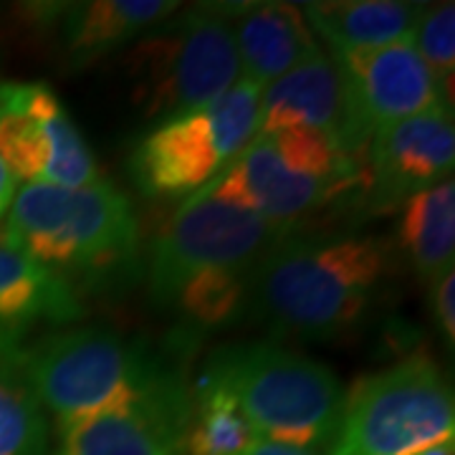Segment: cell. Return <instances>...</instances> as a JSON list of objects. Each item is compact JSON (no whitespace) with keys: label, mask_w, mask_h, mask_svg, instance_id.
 <instances>
[{"label":"cell","mask_w":455,"mask_h":455,"mask_svg":"<svg viewBox=\"0 0 455 455\" xmlns=\"http://www.w3.org/2000/svg\"><path fill=\"white\" fill-rule=\"evenodd\" d=\"M233 26V41L243 79L263 89L299 64L314 59L322 46L301 5L293 3H238L215 5Z\"/></svg>","instance_id":"obj_15"},{"label":"cell","mask_w":455,"mask_h":455,"mask_svg":"<svg viewBox=\"0 0 455 455\" xmlns=\"http://www.w3.org/2000/svg\"><path fill=\"white\" fill-rule=\"evenodd\" d=\"M3 233L79 299L142 274L137 212L130 197L104 178L84 188L44 182L18 188Z\"/></svg>","instance_id":"obj_3"},{"label":"cell","mask_w":455,"mask_h":455,"mask_svg":"<svg viewBox=\"0 0 455 455\" xmlns=\"http://www.w3.org/2000/svg\"><path fill=\"white\" fill-rule=\"evenodd\" d=\"M291 230L212 197H185L142 260L152 304L167 311L200 278L256 274L263 256Z\"/></svg>","instance_id":"obj_8"},{"label":"cell","mask_w":455,"mask_h":455,"mask_svg":"<svg viewBox=\"0 0 455 455\" xmlns=\"http://www.w3.org/2000/svg\"><path fill=\"white\" fill-rule=\"evenodd\" d=\"M18 193V178L5 167V163L0 160V220L8 215L13 200H16Z\"/></svg>","instance_id":"obj_24"},{"label":"cell","mask_w":455,"mask_h":455,"mask_svg":"<svg viewBox=\"0 0 455 455\" xmlns=\"http://www.w3.org/2000/svg\"><path fill=\"white\" fill-rule=\"evenodd\" d=\"M190 395V415L180 438L182 455H241L259 440L223 387L197 379Z\"/></svg>","instance_id":"obj_20"},{"label":"cell","mask_w":455,"mask_h":455,"mask_svg":"<svg viewBox=\"0 0 455 455\" xmlns=\"http://www.w3.org/2000/svg\"><path fill=\"white\" fill-rule=\"evenodd\" d=\"M124 51L132 99L155 122L208 107L243 79L233 26L215 5L178 11Z\"/></svg>","instance_id":"obj_6"},{"label":"cell","mask_w":455,"mask_h":455,"mask_svg":"<svg viewBox=\"0 0 455 455\" xmlns=\"http://www.w3.org/2000/svg\"><path fill=\"white\" fill-rule=\"evenodd\" d=\"M433 291V314L440 329V337L445 339L448 349L455 344V268L445 271L443 276L430 286Z\"/></svg>","instance_id":"obj_23"},{"label":"cell","mask_w":455,"mask_h":455,"mask_svg":"<svg viewBox=\"0 0 455 455\" xmlns=\"http://www.w3.org/2000/svg\"><path fill=\"white\" fill-rule=\"evenodd\" d=\"M82 316V299L0 230V334H23L44 322L64 326Z\"/></svg>","instance_id":"obj_16"},{"label":"cell","mask_w":455,"mask_h":455,"mask_svg":"<svg viewBox=\"0 0 455 455\" xmlns=\"http://www.w3.org/2000/svg\"><path fill=\"white\" fill-rule=\"evenodd\" d=\"M415 455H455V440H448V443H440L435 448H427L423 453Z\"/></svg>","instance_id":"obj_26"},{"label":"cell","mask_w":455,"mask_h":455,"mask_svg":"<svg viewBox=\"0 0 455 455\" xmlns=\"http://www.w3.org/2000/svg\"><path fill=\"white\" fill-rule=\"evenodd\" d=\"M420 8L403 0H319L301 5L316 41L322 38L331 56L410 41Z\"/></svg>","instance_id":"obj_17"},{"label":"cell","mask_w":455,"mask_h":455,"mask_svg":"<svg viewBox=\"0 0 455 455\" xmlns=\"http://www.w3.org/2000/svg\"><path fill=\"white\" fill-rule=\"evenodd\" d=\"M455 127L451 104L382 127L364 152V208L390 212L407 197L453 178Z\"/></svg>","instance_id":"obj_11"},{"label":"cell","mask_w":455,"mask_h":455,"mask_svg":"<svg viewBox=\"0 0 455 455\" xmlns=\"http://www.w3.org/2000/svg\"><path fill=\"white\" fill-rule=\"evenodd\" d=\"M364 160L316 130L256 134L218 178L190 197H212L278 226L364 193Z\"/></svg>","instance_id":"obj_5"},{"label":"cell","mask_w":455,"mask_h":455,"mask_svg":"<svg viewBox=\"0 0 455 455\" xmlns=\"http://www.w3.org/2000/svg\"><path fill=\"white\" fill-rule=\"evenodd\" d=\"M339 64L362 137L445 104V92L410 41L331 56ZM451 101V97H448Z\"/></svg>","instance_id":"obj_12"},{"label":"cell","mask_w":455,"mask_h":455,"mask_svg":"<svg viewBox=\"0 0 455 455\" xmlns=\"http://www.w3.org/2000/svg\"><path fill=\"white\" fill-rule=\"evenodd\" d=\"M0 160L26 185L84 188L101 180L92 147L46 84H0Z\"/></svg>","instance_id":"obj_10"},{"label":"cell","mask_w":455,"mask_h":455,"mask_svg":"<svg viewBox=\"0 0 455 455\" xmlns=\"http://www.w3.org/2000/svg\"><path fill=\"white\" fill-rule=\"evenodd\" d=\"M178 11V0H84L38 5L36 16L56 31L64 64L79 71L124 51Z\"/></svg>","instance_id":"obj_14"},{"label":"cell","mask_w":455,"mask_h":455,"mask_svg":"<svg viewBox=\"0 0 455 455\" xmlns=\"http://www.w3.org/2000/svg\"><path fill=\"white\" fill-rule=\"evenodd\" d=\"M260 86L241 79L196 112L160 122L134 145L130 172L147 197H190L233 163L259 132Z\"/></svg>","instance_id":"obj_9"},{"label":"cell","mask_w":455,"mask_h":455,"mask_svg":"<svg viewBox=\"0 0 455 455\" xmlns=\"http://www.w3.org/2000/svg\"><path fill=\"white\" fill-rule=\"evenodd\" d=\"M59 433L53 455H182L178 430L142 415H99Z\"/></svg>","instance_id":"obj_19"},{"label":"cell","mask_w":455,"mask_h":455,"mask_svg":"<svg viewBox=\"0 0 455 455\" xmlns=\"http://www.w3.org/2000/svg\"><path fill=\"white\" fill-rule=\"evenodd\" d=\"M200 379L235 400L253 435L304 451L329 448L339 427L344 387L324 362L278 341H238L215 349Z\"/></svg>","instance_id":"obj_4"},{"label":"cell","mask_w":455,"mask_h":455,"mask_svg":"<svg viewBox=\"0 0 455 455\" xmlns=\"http://www.w3.org/2000/svg\"><path fill=\"white\" fill-rule=\"evenodd\" d=\"M241 455H316L304 448H293V445H281V443H268V440H256L251 448H245Z\"/></svg>","instance_id":"obj_25"},{"label":"cell","mask_w":455,"mask_h":455,"mask_svg":"<svg viewBox=\"0 0 455 455\" xmlns=\"http://www.w3.org/2000/svg\"><path fill=\"white\" fill-rule=\"evenodd\" d=\"M410 46L433 71L443 92L453 97L455 74V5L438 3L420 8V16L410 33Z\"/></svg>","instance_id":"obj_22"},{"label":"cell","mask_w":455,"mask_h":455,"mask_svg":"<svg viewBox=\"0 0 455 455\" xmlns=\"http://www.w3.org/2000/svg\"><path fill=\"white\" fill-rule=\"evenodd\" d=\"M49 415L18 367L0 352V455H46Z\"/></svg>","instance_id":"obj_21"},{"label":"cell","mask_w":455,"mask_h":455,"mask_svg":"<svg viewBox=\"0 0 455 455\" xmlns=\"http://www.w3.org/2000/svg\"><path fill=\"white\" fill-rule=\"evenodd\" d=\"M455 397L440 364L410 355L344 392L329 455H415L453 440Z\"/></svg>","instance_id":"obj_7"},{"label":"cell","mask_w":455,"mask_h":455,"mask_svg":"<svg viewBox=\"0 0 455 455\" xmlns=\"http://www.w3.org/2000/svg\"><path fill=\"white\" fill-rule=\"evenodd\" d=\"M283 130L324 132L364 160L367 140L357 127L339 64L324 49L260 89L256 134Z\"/></svg>","instance_id":"obj_13"},{"label":"cell","mask_w":455,"mask_h":455,"mask_svg":"<svg viewBox=\"0 0 455 455\" xmlns=\"http://www.w3.org/2000/svg\"><path fill=\"white\" fill-rule=\"evenodd\" d=\"M26 334H0V352L16 364L59 430L122 412L182 435L193 395L167 355L99 326L56 329L36 339Z\"/></svg>","instance_id":"obj_1"},{"label":"cell","mask_w":455,"mask_h":455,"mask_svg":"<svg viewBox=\"0 0 455 455\" xmlns=\"http://www.w3.org/2000/svg\"><path fill=\"white\" fill-rule=\"evenodd\" d=\"M387 263L390 245L377 235L291 233L259 263L248 309L276 337L337 339L370 311Z\"/></svg>","instance_id":"obj_2"},{"label":"cell","mask_w":455,"mask_h":455,"mask_svg":"<svg viewBox=\"0 0 455 455\" xmlns=\"http://www.w3.org/2000/svg\"><path fill=\"white\" fill-rule=\"evenodd\" d=\"M400 218V245L425 283H435L455 260V182L453 178L407 197Z\"/></svg>","instance_id":"obj_18"}]
</instances>
